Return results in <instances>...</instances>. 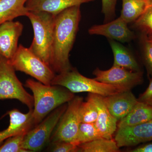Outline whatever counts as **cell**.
I'll list each match as a JSON object with an SVG mask.
<instances>
[{
    "mask_svg": "<svg viewBox=\"0 0 152 152\" xmlns=\"http://www.w3.org/2000/svg\"><path fill=\"white\" fill-rule=\"evenodd\" d=\"M95 0H27L26 7L29 12H45L56 16L66 9Z\"/></svg>",
    "mask_w": 152,
    "mask_h": 152,
    "instance_id": "16",
    "label": "cell"
},
{
    "mask_svg": "<svg viewBox=\"0 0 152 152\" xmlns=\"http://www.w3.org/2000/svg\"><path fill=\"white\" fill-rule=\"evenodd\" d=\"M152 119V107L138 101L131 112L119 121L117 126L118 128L133 126Z\"/></svg>",
    "mask_w": 152,
    "mask_h": 152,
    "instance_id": "18",
    "label": "cell"
},
{
    "mask_svg": "<svg viewBox=\"0 0 152 152\" xmlns=\"http://www.w3.org/2000/svg\"><path fill=\"white\" fill-rule=\"evenodd\" d=\"M79 152H118L119 148L113 139L101 137L78 146Z\"/></svg>",
    "mask_w": 152,
    "mask_h": 152,
    "instance_id": "21",
    "label": "cell"
},
{
    "mask_svg": "<svg viewBox=\"0 0 152 152\" xmlns=\"http://www.w3.org/2000/svg\"><path fill=\"white\" fill-rule=\"evenodd\" d=\"M33 109L24 113L18 109L7 113L10 117V124L7 129L0 131V145L6 140L19 134H26L35 126L33 118Z\"/></svg>",
    "mask_w": 152,
    "mask_h": 152,
    "instance_id": "14",
    "label": "cell"
},
{
    "mask_svg": "<svg viewBox=\"0 0 152 152\" xmlns=\"http://www.w3.org/2000/svg\"><path fill=\"white\" fill-rule=\"evenodd\" d=\"M15 71L8 60L0 56V100H18L33 109V96L25 90Z\"/></svg>",
    "mask_w": 152,
    "mask_h": 152,
    "instance_id": "6",
    "label": "cell"
},
{
    "mask_svg": "<svg viewBox=\"0 0 152 152\" xmlns=\"http://www.w3.org/2000/svg\"><path fill=\"white\" fill-rule=\"evenodd\" d=\"M26 134H19L6 140L0 145V152H26L23 144Z\"/></svg>",
    "mask_w": 152,
    "mask_h": 152,
    "instance_id": "25",
    "label": "cell"
},
{
    "mask_svg": "<svg viewBox=\"0 0 152 152\" xmlns=\"http://www.w3.org/2000/svg\"><path fill=\"white\" fill-rule=\"evenodd\" d=\"M128 152H152V143L141 145Z\"/></svg>",
    "mask_w": 152,
    "mask_h": 152,
    "instance_id": "30",
    "label": "cell"
},
{
    "mask_svg": "<svg viewBox=\"0 0 152 152\" xmlns=\"http://www.w3.org/2000/svg\"><path fill=\"white\" fill-rule=\"evenodd\" d=\"M148 37V38H149V39H150L152 41V36H151V37Z\"/></svg>",
    "mask_w": 152,
    "mask_h": 152,
    "instance_id": "31",
    "label": "cell"
},
{
    "mask_svg": "<svg viewBox=\"0 0 152 152\" xmlns=\"http://www.w3.org/2000/svg\"><path fill=\"white\" fill-rule=\"evenodd\" d=\"M87 99L92 101L97 109V118L95 124L101 137L112 139L117 129L118 121L109 111L104 101V96L89 93Z\"/></svg>",
    "mask_w": 152,
    "mask_h": 152,
    "instance_id": "13",
    "label": "cell"
},
{
    "mask_svg": "<svg viewBox=\"0 0 152 152\" xmlns=\"http://www.w3.org/2000/svg\"><path fill=\"white\" fill-rule=\"evenodd\" d=\"M104 101L109 111L118 121L126 117L138 102L131 90L104 97Z\"/></svg>",
    "mask_w": 152,
    "mask_h": 152,
    "instance_id": "15",
    "label": "cell"
},
{
    "mask_svg": "<svg viewBox=\"0 0 152 152\" xmlns=\"http://www.w3.org/2000/svg\"><path fill=\"white\" fill-rule=\"evenodd\" d=\"M51 151L55 152H79V148L72 142H59L52 144Z\"/></svg>",
    "mask_w": 152,
    "mask_h": 152,
    "instance_id": "28",
    "label": "cell"
},
{
    "mask_svg": "<svg viewBox=\"0 0 152 152\" xmlns=\"http://www.w3.org/2000/svg\"><path fill=\"white\" fill-rule=\"evenodd\" d=\"M52 85L65 87L72 93L88 92L103 96H111L127 91L121 87L104 83L83 75L75 68L56 75Z\"/></svg>",
    "mask_w": 152,
    "mask_h": 152,
    "instance_id": "4",
    "label": "cell"
},
{
    "mask_svg": "<svg viewBox=\"0 0 152 152\" xmlns=\"http://www.w3.org/2000/svg\"><path fill=\"white\" fill-rule=\"evenodd\" d=\"M25 86L33 94V118L35 126L55 109L68 103L75 97L74 93L65 87L45 85L32 79L26 80Z\"/></svg>",
    "mask_w": 152,
    "mask_h": 152,
    "instance_id": "2",
    "label": "cell"
},
{
    "mask_svg": "<svg viewBox=\"0 0 152 152\" xmlns=\"http://www.w3.org/2000/svg\"><path fill=\"white\" fill-rule=\"evenodd\" d=\"M140 38L144 63L148 73L152 76V41L145 35L141 34Z\"/></svg>",
    "mask_w": 152,
    "mask_h": 152,
    "instance_id": "26",
    "label": "cell"
},
{
    "mask_svg": "<svg viewBox=\"0 0 152 152\" xmlns=\"http://www.w3.org/2000/svg\"><path fill=\"white\" fill-rule=\"evenodd\" d=\"M27 0H0V25L19 17H27Z\"/></svg>",
    "mask_w": 152,
    "mask_h": 152,
    "instance_id": "19",
    "label": "cell"
},
{
    "mask_svg": "<svg viewBox=\"0 0 152 152\" xmlns=\"http://www.w3.org/2000/svg\"><path fill=\"white\" fill-rule=\"evenodd\" d=\"M114 56L113 65L125 68L133 72H140V66L129 50L118 42L108 39Z\"/></svg>",
    "mask_w": 152,
    "mask_h": 152,
    "instance_id": "17",
    "label": "cell"
},
{
    "mask_svg": "<svg viewBox=\"0 0 152 152\" xmlns=\"http://www.w3.org/2000/svg\"><path fill=\"white\" fill-rule=\"evenodd\" d=\"M137 100L152 107V79H150L149 84L146 90L140 95Z\"/></svg>",
    "mask_w": 152,
    "mask_h": 152,
    "instance_id": "29",
    "label": "cell"
},
{
    "mask_svg": "<svg viewBox=\"0 0 152 152\" xmlns=\"http://www.w3.org/2000/svg\"><path fill=\"white\" fill-rule=\"evenodd\" d=\"M117 1L118 0H102V12L104 15V23L113 20L116 17Z\"/></svg>",
    "mask_w": 152,
    "mask_h": 152,
    "instance_id": "27",
    "label": "cell"
},
{
    "mask_svg": "<svg viewBox=\"0 0 152 152\" xmlns=\"http://www.w3.org/2000/svg\"><path fill=\"white\" fill-rule=\"evenodd\" d=\"M93 73L96 77L94 79L98 81L121 87L126 90H131L143 81L141 71L133 72L115 65L107 70L96 68Z\"/></svg>",
    "mask_w": 152,
    "mask_h": 152,
    "instance_id": "9",
    "label": "cell"
},
{
    "mask_svg": "<svg viewBox=\"0 0 152 152\" xmlns=\"http://www.w3.org/2000/svg\"><path fill=\"white\" fill-rule=\"evenodd\" d=\"M121 17L102 25H95L88 30L91 35H101L121 43L129 42L136 38L134 33Z\"/></svg>",
    "mask_w": 152,
    "mask_h": 152,
    "instance_id": "10",
    "label": "cell"
},
{
    "mask_svg": "<svg viewBox=\"0 0 152 152\" xmlns=\"http://www.w3.org/2000/svg\"><path fill=\"white\" fill-rule=\"evenodd\" d=\"M122 9L120 17L128 24L135 21L147 7V0H122Z\"/></svg>",
    "mask_w": 152,
    "mask_h": 152,
    "instance_id": "20",
    "label": "cell"
},
{
    "mask_svg": "<svg viewBox=\"0 0 152 152\" xmlns=\"http://www.w3.org/2000/svg\"><path fill=\"white\" fill-rule=\"evenodd\" d=\"M23 28L21 23L13 20L0 25V56L9 61L12 58L18 47Z\"/></svg>",
    "mask_w": 152,
    "mask_h": 152,
    "instance_id": "12",
    "label": "cell"
},
{
    "mask_svg": "<svg viewBox=\"0 0 152 152\" xmlns=\"http://www.w3.org/2000/svg\"><path fill=\"white\" fill-rule=\"evenodd\" d=\"M79 114L81 123H95L97 118V109L92 101L87 99L86 102L81 104Z\"/></svg>",
    "mask_w": 152,
    "mask_h": 152,
    "instance_id": "24",
    "label": "cell"
},
{
    "mask_svg": "<svg viewBox=\"0 0 152 152\" xmlns=\"http://www.w3.org/2000/svg\"><path fill=\"white\" fill-rule=\"evenodd\" d=\"M9 62L16 71L31 76L44 84L51 85L56 75L52 68L29 48L22 45H19L15 53Z\"/></svg>",
    "mask_w": 152,
    "mask_h": 152,
    "instance_id": "5",
    "label": "cell"
},
{
    "mask_svg": "<svg viewBox=\"0 0 152 152\" xmlns=\"http://www.w3.org/2000/svg\"><path fill=\"white\" fill-rule=\"evenodd\" d=\"M80 6L66 9L55 17L50 66L60 74L73 67L69 59L81 20Z\"/></svg>",
    "mask_w": 152,
    "mask_h": 152,
    "instance_id": "1",
    "label": "cell"
},
{
    "mask_svg": "<svg viewBox=\"0 0 152 152\" xmlns=\"http://www.w3.org/2000/svg\"><path fill=\"white\" fill-rule=\"evenodd\" d=\"M115 140L119 148L152 141V119L133 126L118 128Z\"/></svg>",
    "mask_w": 152,
    "mask_h": 152,
    "instance_id": "11",
    "label": "cell"
},
{
    "mask_svg": "<svg viewBox=\"0 0 152 152\" xmlns=\"http://www.w3.org/2000/svg\"><path fill=\"white\" fill-rule=\"evenodd\" d=\"M67 105L58 107L34 127L25 136L23 148L28 152L37 151L44 148L49 142Z\"/></svg>",
    "mask_w": 152,
    "mask_h": 152,
    "instance_id": "7",
    "label": "cell"
},
{
    "mask_svg": "<svg viewBox=\"0 0 152 152\" xmlns=\"http://www.w3.org/2000/svg\"><path fill=\"white\" fill-rule=\"evenodd\" d=\"M95 123H81L74 144L78 146L101 138Z\"/></svg>",
    "mask_w": 152,
    "mask_h": 152,
    "instance_id": "23",
    "label": "cell"
},
{
    "mask_svg": "<svg viewBox=\"0 0 152 152\" xmlns=\"http://www.w3.org/2000/svg\"><path fill=\"white\" fill-rule=\"evenodd\" d=\"M83 102L82 97L76 96L68 103L66 109L51 137L52 144L59 142L73 143L75 141L81 123L79 110Z\"/></svg>",
    "mask_w": 152,
    "mask_h": 152,
    "instance_id": "8",
    "label": "cell"
},
{
    "mask_svg": "<svg viewBox=\"0 0 152 152\" xmlns=\"http://www.w3.org/2000/svg\"><path fill=\"white\" fill-rule=\"evenodd\" d=\"M27 17L34 33L29 49L50 66L56 16L45 12H29Z\"/></svg>",
    "mask_w": 152,
    "mask_h": 152,
    "instance_id": "3",
    "label": "cell"
},
{
    "mask_svg": "<svg viewBox=\"0 0 152 152\" xmlns=\"http://www.w3.org/2000/svg\"><path fill=\"white\" fill-rule=\"evenodd\" d=\"M147 2L145 11L131 23V28L149 37L152 36V0H147Z\"/></svg>",
    "mask_w": 152,
    "mask_h": 152,
    "instance_id": "22",
    "label": "cell"
}]
</instances>
